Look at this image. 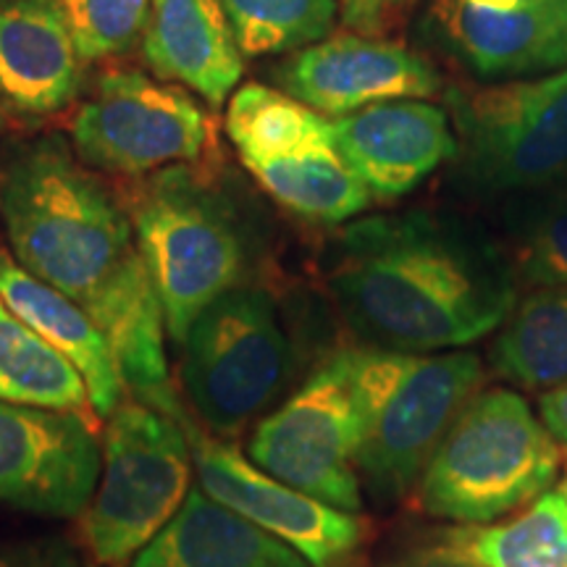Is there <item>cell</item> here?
Returning a JSON list of instances; mask_svg holds the SVG:
<instances>
[{"mask_svg":"<svg viewBox=\"0 0 567 567\" xmlns=\"http://www.w3.org/2000/svg\"><path fill=\"white\" fill-rule=\"evenodd\" d=\"M13 260L66 295L109 339L126 394L187 421L168 379L166 318L130 213L80 166L66 140L27 142L0 172Z\"/></svg>","mask_w":567,"mask_h":567,"instance_id":"obj_1","label":"cell"},{"mask_svg":"<svg viewBox=\"0 0 567 567\" xmlns=\"http://www.w3.org/2000/svg\"><path fill=\"white\" fill-rule=\"evenodd\" d=\"M331 297L360 344L450 352L505 323L517 281L499 243L439 210L368 216L337 234Z\"/></svg>","mask_w":567,"mask_h":567,"instance_id":"obj_2","label":"cell"},{"mask_svg":"<svg viewBox=\"0 0 567 567\" xmlns=\"http://www.w3.org/2000/svg\"><path fill=\"white\" fill-rule=\"evenodd\" d=\"M360 415L358 473L371 499L415 494L450 425L484 381L476 352H396L350 347Z\"/></svg>","mask_w":567,"mask_h":567,"instance_id":"obj_3","label":"cell"},{"mask_svg":"<svg viewBox=\"0 0 567 567\" xmlns=\"http://www.w3.org/2000/svg\"><path fill=\"white\" fill-rule=\"evenodd\" d=\"M563 446L515 389H484L450 425L415 488L425 515L488 526L551 492Z\"/></svg>","mask_w":567,"mask_h":567,"instance_id":"obj_4","label":"cell"},{"mask_svg":"<svg viewBox=\"0 0 567 567\" xmlns=\"http://www.w3.org/2000/svg\"><path fill=\"white\" fill-rule=\"evenodd\" d=\"M130 218L168 337L182 344L205 308L245 284L250 245L243 224L224 195L184 166L142 182Z\"/></svg>","mask_w":567,"mask_h":567,"instance_id":"obj_5","label":"cell"},{"mask_svg":"<svg viewBox=\"0 0 567 567\" xmlns=\"http://www.w3.org/2000/svg\"><path fill=\"white\" fill-rule=\"evenodd\" d=\"M184 423L137 400L105 417L101 476L84 507L82 538L95 565H122L179 513L193 481Z\"/></svg>","mask_w":567,"mask_h":567,"instance_id":"obj_6","label":"cell"},{"mask_svg":"<svg viewBox=\"0 0 567 567\" xmlns=\"http://www.w3.org/2000/svg\"><path fill=\"white\" fill-rule=\"evenodd\" d=\"M292 373V347L274 297L260 287L231 289L205 308L182 342V386L218 439L258 423Z\"/></svg>","mask_w":567,"mask_h":567,"instance_id":"obj_7","label":"cell"},{"mask_svg":"<svg viewBox=\"0 0 567 567\" xmlns=\"http://www.w3.org/2000/svg\"><path fill=\"white\" fill-rule=\"evenodd\" d=\"M226 132L247 172L295 216L344 224L373 200L337 151L334 122L287 92L245 84L231 95Z\"/></svg>","mask_w":567,"mask_h":567,"instance_id":"obj_8","label":"cell"},{"mask_svg":"<svg viewBox=\"0 0 567 567\" xmlns=\"http://www.w3.org/2000/svg\"><path fill=\"white\" fill-rule=\"evenodd\" d=\"M446 101L457 155L481 193L520 195L567 182V69L455 87Z\"/></svg>","mask_w":567,"mask_h":567,"instance_id":"obj_9","label":"cell"},{"mask_svg":"<svg viewBox=\"0 0 567 567\" xmlns=\"http://www.w3.org/2000/svg\"><path fill=\"white\" fill-rule=\"evenodd\" d=\"M360 415L350 347L323 360L279 408L255 423L247 457L323 505L360 513Z\"/></svg>","mask_w":567,"mask_h":567,"instance_id":"obj_10","label":"cell"},{"mask_svg":"<svg viewBox=\"0 0 567 567\" xmlns=\"http://www.w3.org/2000/svg\"><path fill=\"white\" fill-rule=\"evenodd\" d=\"M208 137L210 122L195 97L134 69L109 71L71 124L84 163L124 176L197 161Z\"/></svg>","mask_w":567,"mask_h":567,"instance_id":"obj_11","label":"cell"},{"mask_svg":"<svg viewBox=\"0 0 567 567\" xmlns=\"http://www.w3.org/2000/svg\"><path fill=\"white\" fill-rule=\"evenodd\" d=\"M184 431L203 492L300 551L313 567H344L363 547L365 520L358 513L297 492L255 465L229 439L205 434L189 417Z\"/></svg>","mask_w":567,"mask_h":567,"instance_id":"obj_12","label":"cell"},{"mask_svg":"<svg viewBox=\"0 0 567 567\" xmlns=\"http://www.w3.org/2000/svg\"><path fill=\"white\" fill-rule=\"evenodd\" d=\"M101 476L95 423L74 413L0 402V507L80 517Z\"/></svg>","mask_w":567,"mask_h":567,"instance_id":"obj_13","label":"cell"},{"mask_svg":"<svg viewBox=\"0 0 567 567\" xmlns=\"http://www.w3.org/2000/svg\"><path fill=\"white\" fill-rule=\"evenodd\" d=\"M281 90L323 116H347L386 101H425L442 76L423 55L384 38L339 32L297 51L279 71Z\"/></svg>","mask_w":567,"mask_h":567,"instance_id":"obj_14","label":"cell"},{"mask_svg":"<svg viewBox=\"0 0 567 567\" xmlns=\"http://www.w3.org/2000/svg\"><path fill=\"white\" fill-rule=\"evenodd\" d=\"M334 122L337 151L375 200H396L457 155L450 116L434 103L386 101Z\"/></svg>","mask_w":567,"mask_h":567,"instance_id":"obj_15","label":"cell"},{"mask_svg":"<svg viewBox=\"0 0 567 567\" xmlns=\"http://www.w3.org/2000/svg\"><path fill=\"white\" fill-rule=\"evenodd\" d=\"M431 17L444 45L484 80L542 76L567 69V0L515 11L436 0Z\"/></svg>","mask_w":567,"mask_h":567,"instance_id":"obj_16","label":"cell"},{"mask_svg":"<svg viewBox=\"0 0 567 567\" xmlns=\"http://www.w3.org/2000/svg\"><path fill=\"white\" fill-rule=\"evenodd\" d=\"M82 59L63 0H0V101L51 116L74 101Z\"/></svg>","mask_w":567,"mask_h":567,"instance_id":"obj_17","label":"cell"},{"mask_svg":"<svg viewBox=\"0 0 567 567\" xmlns=\"http://www.w3.org/2000/svg\"><path fill=\"white\" fill-rule=\"evenodd\" d=\"M147 66L210 103H226L243 80V51L221 0H153L142 32Z\"/></svg>","mask_w":567,"mask_h":567,"instance_id":"obj_18","label":"cell"},{"mask_svg":"<svg viewBox=\"0 0 567 567\" xmlns=\"http://www.w3.org/2000/svg\"><path fill=\"white\" fill-rule=\"evenodd\" d=\"M0 300L80 371L95 417L105 421L122 405L126 400L122 373L97 323L80 305L55 292L45 281L34 279L13 260V255L3 250H0Z\"/></svg>","mask_w":567,"mask_h":567,"instance_id":"obj_19","label":"cell"},{"mask_svg":"<svg viewBox=\"0 0 567 567\" xmlns=\"http://www.w3.org/2000/svg\"><path fill=\"white\" fill-rule=\"evenodd\" d=\"M132 567H313L300 551L224 507L200 486Z\"/></svg>","mask_w":567,"mask_h":567,"instance_id":"obj_20","label":"cell"},{"mask_svg":"<svg viewBox=\"0 0 567 567\" xmlns=\"http://www.w3.org/2000/svg\"><path fill=\"white\" fill-rule=\"evenodd\" d=\"M488 360L502 379L530 392L567 381V287L534 289L499 326Z\"/></svg>","mask_w":567,"mask_h":567,"instance_id":"obj_21","label":"cell"},{"mask_svg":"<svg viewBox=\"0 0 567 567\" xmlns=\"http://www.w3.org/2000/svg\"><path fill=\"white\" fill-rule=\"evenodd\" d=\"M0 402L74 413L95 423L80 371L0 300Z\"/></svg>","mask_w":567,"mask_h":567,"instance_id":"obj_22","label":"cell"},{"mask_svg":"<svg viewBox=\"0 0 567 567\" xmlns=\"http://www.w3.org/2000/svg\"><path fill=\"white\" fill-rule=\"evenodd\" d=\"M442 547L478 567H567V502L551 488L505 520L446 530Z\"/></svg>","mask_w":567,"mask_h":567,"instance_id":"obj_23","label":"cell"},{"mask_svg":"<svg viewBox=\"0 0 567 567\" xmlns=\"http://www.w3.org/2000/svg\"><path fill=\"white\" fill-rule=\"evenodd\" d=\"M499 247L517 287H567V182L509 195Z\"/></svg>","mask_w":567,"mask_h":567,"instance_id":"obj_24","label":"cell"},{"mask_svg":"<svg viewBox=\"0 0 567 567\" xmlns=\"http://www.w3.org/2000/svg\"><path fill=\"white\" fill-rule=\"evenodd\" d=\"M243 55L302 51L334 30L337 0H221Z\"/></svg>","mask_w":567,"mask_h":567,"instance_id":"obj_25","label":"cell"},{"mask_svg":"<svg viewBox=\"0 0 567 567\" xmlns=\"http://www.w3.org/2000/svg\"><path fill=\"white\" fill-rule=\"evenodd\" d=\"M153 0H63L82 61L113 59L142 38Z\"/></svg>","mask_w":567,"mask_h":567,"instance_id":"obj_26","label":"cell"},{"mask_svg":"<svg viewBox=\"0 0 567 567\" xmlns=\"http://www.w3.org/2000/svg\"><path fill=\"white\" fill-rule=\"evenodd\" d=\"M0 567H82V555L59 536L0 538Z\"/></svg>","mask_w":567,"mask_h":567,"instance_id":"obj_27","label":"cell"},{"mask_svg":"<svg viewBox=\"0 0 567 567\" xmlns=\"http://www.w3.org/2000/svg\"><path fill=\"white\" fill-rule=\"evenodd\" d=\"M417 0H339L342 21L350 32L384 38L405 24Z\"/></svg>","mask_w":567,"mask_h":567,"instance_id":"obj_28","label":"cell"},{"mask_svg":"<svg viewBox=\"0 0 567 567\" xmlns=\"http://www.w3.org/2000/svg\"><path fill=\"white\" fill-rule=\"evenodd\" d=\"M538 417H542L549 434L567 452V381L542 394V400H538Z\"/></svg>","mask_w":567,"mask_h":567,"instance_id":"obj_29","label":"cell"},{"mask_svg":"<svg viewBox=\"0 0 567 567\" xmlns=\"http://www.w3.org/2000/svg\"><path fill=\"white\" fill-rule=\"evenodd\" d=\"M389 567H478V565H473L471 559L455 555L452 549L436 547V549L417 551V555L396 559V563L389 565Z\"/></svg>","mask_w":567,"mask_h":567,"instance_id":"obj_30","label":"cell"},{"mask_svg":"<svg viewBox=\"0 0 567 567\" xmlns=\"http://www.w3.org/2000/svg\"><path fill=\"white\" fill-rule=\"evenodd\" d=\"M467 6H476V9L486 11H515V9H528V6L549 3V0H463Z\"/></svg>","mask_w":567,"mask_h":567,"instance_id":"obj_31","label":"cell"},{"mask_svg":"<svg viewBox=\"0 0 567 567\" xmlns=\"http://www.w3.org/2000/svg\"><path fill=\"white\" fill-rule=\"evenodd\" d=\"M559 494L565 496V502H567V471H565V478H563V484H559Z\"/></svg>","mask_w":567,"mask_h":567,"instance_id":"obj_32","label":"cell"},{"mask_svg":"<svg viewBox=\"0 0 567 567\" xmlns=\"http://www.w3.org/2000/svg\"><path fill=\"white\" fill-rule=\"evenodd\" d=\"M0 126H3V116H0Z\"/></svg>","mask_w":567,"mask_h":567,"instance_id":"obj_33","label":"cell"},{"mask_svg":"<svg viewBox=\"0 0 567 567\" xmlns=\"http://www.w3.org/2000/svg\"><path fill=\"white\" fill-rule=\"evenodd\" d=\"M92 567H101V565H92Z\"/></svg>","mask_w":567,"mask_h":567,"instance_id":"obj_34","label":"cell"}]
</instances>
